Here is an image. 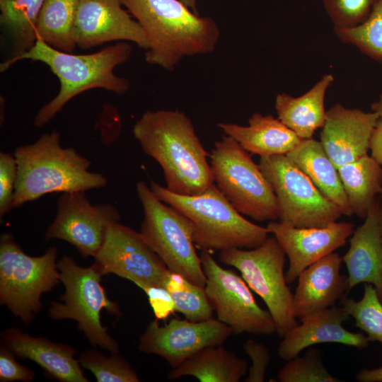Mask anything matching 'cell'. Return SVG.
<instances>
[{
  "label": "cell",
  "instance_id": "obj_1",
  "mask_svg": "<svg viewBox=\"0 0 382 382\" xmlns=\"http://www.w3.org/2000/svg\"><path fill=\"white\" fill-rule=\"evenodd\" d=\"M132 132L144 152L161 166L170 192L195 195L214 183L209 154L185 112L147 110L135 122Z\"/></svg>",
  "mask_w": 382,
  "mask_h": 382
},
{
  "label": "cell",
  "instance_id": "obj_2",
  "mask_svg": "<svg viewBox=\"0 0 382 382\" xmlns=\"http://www.w3.org/2000/svg\"><path fill=\"white\" fill-rule=\"evenodd\" d=\"M139 23L149 47L145 61L173 71L185 57L212 52L220 37L218 25L180 0H121Z\"/></svg>",
  "mask_w": 382,
  "mask_h": 382
},
{
  "label": "cell",
  "instance_id": "obj_3",
  "mask_svg": "<svg viewBox=\"0 0 382 382\" xmlns=\"http://www.w3.org/2000/svg\"><path fill=\"white\" fill-rule=\"evenodd\" d=\"M17 178L12 208L49 193L85 192L103 187L107 178L91 172V161L74 148H64L59 132H47L34 143L18 146L13 153Z\"/></svg>",
  "mask_w": 382,
  "mask_h": 382
},
{
  "label": "cell",
  "instance_id": "obj_4",
  "mask_svg": "<svg viewBox=\"0 0 382 382\" xmlns=\"http://www.w3.org/2000/svg\"><path fill=\"white\" fill-rule=\"evenodd\" d=\"M132 51L128 42H118L91 54H74L37 40L29 51L13 61V65L25 59L44 63L57 76L60 87L58 93L37 111L35 126H45L71 99L86 91L102 88L116 94L125 93L129 82L115 75L114 69L129 59Z\"/></svg>",
  "mask_w": 382,
  "mask_h": 382
},
{
  "label": "cell",
  "instance_id": "obj_5",
  "mask_svg": "<svg viewBox=\"0 0 382 382\" xmlns=\"http://www.w3.org/2000/svg\"><path fill=\"white\" fill-rule=\"evenodd\" d=\"M162 202L187 217L194 226L193 241L201 250L257 248L269 236L267 227L244 218L214 183L195 195L173 193L154 180L149 185Z\"/></svg>",
  "mask_w": 382,
  "mask_h": 382
},
{
  "label": "cell",
  "instance_id": "obj_6",
  "mask_svg": "<svg viewBox=\"0 0 382 382\" xmlns=\"http://www.w3.org/2000/svg\"><path fill=\"white\" fill-rule=\"evenodd\" d=\"M214 183L241 214L258 221H277V197L259 165L232 137L215 141L209 154Z\"/></svg>",
  "mask_w": 382,
  "mask_h": 382
},
{
  "label": "cell",
  "instance_id": "obj_7",
  "mask_svg": "<svg viewBox=\"0 0 382 382\" xmlns=\"http://www.w3.org/2000/svg\"><path fill=\"white\" fill-rule=\"evenodd\" d=\"M144 217L140 234L172 272L205 286L206 277L193 241L192 221L160 200L144 181L137 184Z\"/></svg>",
  "mask_w": 382,
  "mask_h": 382
},
{
  "label": "cell",
  "instance_id": "obj_8",
  "mask_svg": "<svg viewBox=\"0 0 382 382\" xmlns=\"http://www.w3.org/2000/svg\"><path fill=\"white\" fill-rule=\"evenodd\" d=\"M57 268L65 291L60 296L63 303H52L50 317L54 320H76L79 329L92 345L111 354L118 353L119 344L102 325L100 313L105 309L116 316L122 313L118 304L109 299L101 285L103 274L94 264L83 267L67 255L57 262Z\"/></svg>",
  "mask_w": 382,
  "mask_h": 382
},
{
  "label": "cell",
  "instance_id": "obj_9",
  "mask_svg": "<svg viewBox=\"0 0 382 382\" xmlns=\"http://www.w3.org/2000/svg\"><path fill=\"white\" fill-rule=\"evenodd\" d=\"M57 249L40 256L25 253L9 233L0 238V302L25 324L42 308L41 296L58 283Z\"/></svg>",
  "mask_w": 382,
  "mask_h": 382
},
{
  "label": "cell",
  "instance_id": "obj_10",
  "mask_svg": "<svg viewBox=\"0 0 382 382\" xmlns=\"http://www.w3.org/2000/svg\"><path fill=\"white\" fill-rule=\"evenodd\" d=\"M285 256L273 235L257 248H230L220 251L219 256L221 262L236 268L250 289L265 303L282 338L298 324L293 312V294L284 271Z\"/></svg>",
  "mask_w": 382,
  "mask_h": 382
},
{
  "label": "cell",
  "instance_id": "obj_11",
  "mask_svg": "<svg viewBox=\"0 0 382 382\" xmlns=\"http://www.w3.org/2000/svg\"><path fill=\"white\" fill-rule=\"evenodd\" d=\"M258 165L277 197L281 223L299 228L323 227L343 215L286 155L260 157Z\"/></svg>",
  "mask_w": 382,
  "mask_h": 382
},
{
  "label": "cell",
  "instance_id": "obj_12",
  "mask_svg": "<svg viewBox=\"0 0 382 382\" xmlns=\"http://www.w3.org/2000/svg\"><path fill=\"white\" fill-rule=\"evenodd\" d=\"M199 256L206 277L204 289L217 319L236 335L276 332L271 314L257 305L243 277L220 266L209 252L202 250Z\"/></svg>",
  "mask_w": 382,
  "mask_h": 382
},
{
  "label": "cell",
  "instance_id": "obj_13",
  "mask_svg": "<svg viewBox=\"0 0 382 382\" xmlns=\"http://www.w3.org/2000/svg\"><path fill=\"white\" fill-rule=\"evenodd\" d=\"M94 258L93 264L103 275L115 274L141 289L164 287L170 272L139 232L119 221L108 226L103 245Z\"/></svg>",
  "mask_w": 382,
  "mask_h": 382
},
{
  "label": "cell",
  "instance_id": "obj_14",
  "mask_svg": "<svg viewBox=\"0 0 382 382\" xmlns=\"http://www.w3.org/2000/svg\"><path fill=\"white\" fill-rule=\"evenodd\" d=\"M120 219L113 205L92 204L84 192L62 193L45 238L63 240L74 245L81 257H94L103 245L108 226Z\"/></svg>",
  "mask_w": 382,
  "mask_h": 382
},
{
  "label": "cell",
  "instance_id": "obj_15",
  "mask_svg": "<svg viewBox=\"0 0 382 382\" xmlns=\"http://www.w3.org/2000/svg\"><path fill=\"white\" fill-rule=\"evenodd\" d=\"M232 334L229 326L213 318L197 322L172 318L162 326L156 319L140 337L139 349L160 356L175 368L205 347L222 345Z\"/></svg>",
  "mask_w": 382,
  "mask_h": 382
},
{
  "label": "cell",
  "instance_id": "obj_16",
  "mask_svg": "<svg viewBox=\"0 0 382 382\" xmlns=\"http://www.w3.org/2000/svg\"><path fill=\"white\" fill-rule=\"evenodd\" d=\"M76 46L90 49L108 42H131L144 50L147 38L121 0H81L74 25Z\"/></svg>",
  "mask_w": 382,
  "mask_h": 382
},
{
  "label": "cell",
  "instance_id": "obj_17",
  "mask_svg": "<svg viewBox=\"0 0 382 382\" xmlns=\"http://www.w3.org/2000/svg\"><path fill=\"white\" fill-rule=\"evenodd\" d=\"M354 227L353 224L342 221L309 228L270 221L267 226L270 233L277 238L289 258L285 272L287 284L294 282L309 265L344 246L353 233Z\"/></svg>",
  "mask_w": 382,
  "mask_h": 382
},
{
  "label": "cell",
  "instance_id": "obj_18",
  "mask_svg": "<svg viewBox=\"0 0 382 382\" xmlns=\"http://www.w3.org/2000/svg\"><path fill=\"white\" fill-rule=\"evenodd\" d=\"M378 120L373 111L347 108L340 103L327 111L320 141L337 168L367 155Z\"/></svg>",
  "mask_w": 382,
  "mask_h": 382
},
{
  "label": "cell",
  "instance_id": "obj_19",
  "mask_svg": "<svg viewBox=\"0 0 382 382\" xmlns=\"http://www.w3.org/2000/svg\"><path fill=\"white\" fill-rule=\"evenodd\" d=\"M342 257L332 253L303 270L293 294V312L300 320L335 306L345 297L348 277L340 273Z\"/></svg>",
  "mask_w": 382,
  "mask_h": 382
},
{
  "label": "cell",
  "instance_id": "obj_20",
  "mask_svg": "<svg viewBox=\"0 0 382 382\" xmlns=\"http://www.w3.org/2000/svg\"><path fill=\"white\" fill-rule=\"evenodd\" d=\"M349 315L343 306H332L301 320L282 337L277 352L279 357L289 360L303 349L314 345L335 342L362 349L369 346L367 336L346 330L342 323Z\"/></svg>",
  "mask_w": 382,
  "mask_h": 382
},
{
  "label": "cell",
  "instance_id": "obj_21",
  "mask_svg": "<svg viewBox=\"0 0 382 382\" xmlns=\"http://www.w3.org/2000/svg\"><path fill=\"white\" fill-rule=\"evenodd\" d=\"M381 209L375 202L364 223L351 236L349 248L342 257L347 270V294L361 283L371 284L382 302V241Z\"/></svg>",
  "mask_w": 382,
  "mask_h": 382
},
{
  "label": "cell",
  "instance_id": "obj_22",
  "mask_svg": "<svg viewBox=\"0 0 382 382\" xmlns=\"http://www.w3.org/2000/svg\"><path fill=\"white\" fill-rule=\"evenodd\" d=\"M3 345L15 356L37 364L49 376L62 382H88L75 350L70 346L33 337L16 328L1 334Z\"/></svg>",
  "mask_w": 382,
  "mask_h": 382
},
{
  "label": "cell",
  "instance_id": "obj_23",
  "mask_svg": "<svg viewBox=\"0 0 382 382\" xmlns=\"http://www.w3.org/2000/svg\"><path fill=\"white\" fill-rule=\"evenodd\" d=\"M247 126L220 122L218 127L245 151L260 157L286 155L302 140L279 119L272 115L253 114Z\"/></svg>",
  "mask_w": 382,
  "mask_h": 382
},
{
  "label": "cell",
  "instance_id": "obj_24",
  "mask_svg": "<svg viewBox=\"0 0 382 382\" xmlns=\"http://www.w3.org/2000/svg\"><path fill=\"white\" fill-rule=\"evenodd\" d=\"M334 81L331 74H326L307 92L299 97L279 93L275 109L279 120L301 139L312 138L315 132L325 122V97Z\"/></svg>",
  "mask_w": 382,
  "mask_h": 382
},
{
  "label": "cell",
  "instance_id": "obj_25",
  "mask_svg": "<svg viewBox=\"0 0 382 382\" xmlns=\"http://www.w3.org/2000/svg\"><path fill=\"white\" fill-rule=\"evenodd\" d=\"M286 156L340 208L343 215L350 216L353 214L338 170L320 141L313 138L302 139Z\"/></svg>",
  "mask_w": 382,
  "mask_h": 382
},
{
  "label": "cell",
  "instance_id": "obj_26",
  "mask_svg": "<svg viewBox=\"0 0 382 382\" xmlns=\"http://www.w3.org/2000/svg\"><path fill=\"white\" fill-rule=\"evenodd\" d=\"M248 362L222 345L205 347L173 368L170 380L190 376L200 382H238L246 373Z\"/></svg>",
  "mask_w": 382,
  "mask_h": 382
},
{
  "label": "cell",
  "instance_id": "obj_27",
  "mask_svg": "<svg viewBox=\"0 0 382 382\" xmlns=\"http://www.w3.org/2000/svg\"><path fill=\"white\" fill-rule=\"evenodd\" d=\"M44 0H0V23L12 43L9 58L0 65L1 72L29 51L36 43L37 25Z\"/></svg>",
  "mask_w": 382,
  "mask_h": 382
},
{
  "label": "cell",
  "instance_id": "obj_28",
  "mask_svg": "<svg viewBox=\"0 0 382 382\" xmlns=\"http://www.w3.org/2000/svg\"><path fill=\"white\" fill-rule=\"evenodd\" d=\"M337 170L352 213L365 219L382 189L381 166L367 154Z\"/></svg>",
  "mask_w": 382,
  "mask_h": 382
},
{
  "label": "cell",
  "instance_id": "obj_29",
  "mask_svg": "<svg viewBox=\"0 0 382 382\" xmlns=\"http://www.w3.org/2000/svg\"><path fill=\"white\" fill-rule=\"evenodd\" d=\"M81 0H44L37 25V40L72 52L76 47L74 25Z\"/></svg>",
  "mask_w": 382,
  "mask_h": 382
},
{
  "label": "cell",
  "instance_id": "obj_30",
  "mask_svg": "<svg viewBox=\"0 0 382 382\" xmlns=\"http://www.w3.org/2000/svg\"><path fill=\"white\" fill-rule=\"evenodd\" d=\"M164 287L172 297L175 311L183 315L185 319L197 322L212 318L213 309L204 286L170 271Z\"/></svg>",
  "mask_w": 382,
  "mask_h": 382
},
{
  "label": "cell",
  "instance_id": "obj_31",
  "mask_svg": "<svg viewBox=\"0 0 382 382\" xmlns=\"http://www.w3.org/2000/svg\"><path fill=\"white\" fill-rule=\"evenodd\" d=\"M340 41L357 47L382 63V0H378L366 21L349 28H333Z\"/></svg>",
  "mask_w": 382,
  "mask_h": 382
},
{
  "label": "cell",
  "instance_id": "obj_32",
  "mask_svg": "<svg viewBox=\"0 0 382 382\" xmlns=\"http://www.w3.org/2000/svg\"><path fill=\"white\" fill-rule=\"evenodd\" d=\"M342 306L354 319L355 326L367 334L369 342L382 345V302L372 284H365L363 296L359 301L344 297Z\"/></svg>",
  "mask_w": 382,
  "mask_h": 382
},
{
  "label": "cell",
  "instance_id": "obj_33",
  "mask_svg": "<svg viewBox=\"0 0 382 382\" xmlns=\"http://www.w3.org/2000/svg\"><path fill=\"white\" fill-rule=\"evenodd\" d=\"M82 367L88 369L98 382H138L140 379L130 364L118 353L107 357L95 349L81 353Z\"/></svg>",
  "mask_w": 382,
  "mask_h": 382
},
{
  "label": "cell",
  "instance_id": "obj_34",
  "mask_svg": "<svg viewBox=\"0 0 382 382\" xmlns=\"http://www.w3.org/2000/svg\"><path fill=\"white\" fill-rule=\"evenodd\" d=\"M280 382H340L332 376L316 349H309L304 356L287 360L277 374Z\"/></svg>",
  "mask_w": 382,
  "mask_h": 382
},
{
  "label": "cell",
  "instance_id": "obj_35",
  "mask_svg": "<svg viewBox=\"0 0 382 382\" xmlns=\"http://www.w3.org/2000/svg\"><path fill=\"white\" fill-rule=\"evenodd\" d=\"M334 28L355 27L367 19L378 0H322Z\"/></svg>",
  "mask_w": 382,
  "mask_h": 382
},
{
  "label": "cell",
  "instance_id": "obj_36",
  "mask_svg": "<svg viewBox=\"0 0 382 382\" xmlns=\"http://www.w3.org/2000/svg\"><path fill=\"white\" fill-rule=\"evenodd\" d=\"M17 163L13 154L0 152V218L12 208V202L17 178Z\"/></svg>",
  "mask_w": 382,
  "mask_h": 382
},
{
  "label": "cell",
  "instance_id": "obj_37",
  "mask_svg": "<svg viewBox=\"0 0 382 382\" xmlns=\"http://www.w3.org/2000/svg\"><path fill=\"white\" fill-rule=\"evenodd\" d=\"M243 347L252 362L245 381H265L266 371L271 359L270 351L265 345L252 339L247 340Z\"/></svg>",
  "mask_w": 382,
  "mask_h": 382
},
{
  "label": "cell",
  "instance_id": "obj_38",
  "mask_svg": "<svg viewBox=\"0 0 382 382\" xmlns=\"http://www.w3.org/2000/svg\"><path fill=\"white\" fill-rule=\"evenodd\" d=\"M14 354L1 345L0 348V381H31L35 377L33 370L20 364Z\"/></svg>",
  "mask_w": 382,
  "mask_h": 382
},
{
  "label": "cell",
  "instance_id": "obj_39",
  "mask_svg": "<svg viewBox=\"0 0 382 382\" xmlns=\"http://www.w3.org/2000/svg\"><path fill=\"white\" fill-rule=\"evenodd\" d=\"M157 320H166L175 311L174 303L168 291L163 286H148L142 289Z\"/></svg>",
  "mask_w": 382,
  "mask_h": 382
},
{
  "label": "cell",
  "instance_id": "obj_40",
  "mask_svg": "<svg viewBox=\"0 0 382 382\" xmlns=\"http://www.w3.org/2000/svg\"><path fill=\"white\" fill-rule=\"evenodd\" d=\"M369 149L371 157L382 166V120H378L371 134Z\"/></svg>",
  "mask_w": 382,
  "mask_h": 382
},
{
  "label": "cell",
  "instance_id": "obj_41",
  "mask_svg": "<svg viewBox=\"0 0 382 382\" xmlns=\"http://www.w3.org/2000/svg\"><path fill=\"white\" fill-rule=\"evenodd\" d=\"M359 382H382V366L376 369H362L356 374Z\"/></svg>",
  "mask_w": 382,
  "mask_h": 382
},
{
  "label": "cell",
  "instance_id": "obj_42",
  "mask_svg": "<svg viewBox=\"0 0 382 382\" xmlns=\"http://www.w3.org/2000/svg\"><path fill=\"white\" fill-rule=\"evenodd\" d=\"M371 110L376 112L380 120H382V93L380 94L378 99L373 103L371 105Z\"/></svg>",
  "mask_w": 382,
  "mask_h": 382
},
{
  "label": "cell",
  "instance_id": "obj_43",
  "mask_svg": "<svg viewBox=\"0 0 382 382\" xmlns=\"http://www.w3.org/2000/svg\"><path fill=\"white\" fill-rule=\"evenodd\" d=\"M183 1L187 7H189L193 12L199 14L197 2V0H180Z\"/></svg>",
  "mask_w": 382,
  "mask_h": 382
},
{
  "label": "cell",
  "instance_id": "obj_44",
  "mask_svg": "<svg viewBox=\"0 0 382 382\" xmlns=\"http://www.w3.org/2000/svg\"><path fill=\"white\" fill-rule=\"evenodd\" d=\"M380 227H381V241H382V209L380 212Z\"/></svg>",
  "mask_w": 382,
  "mask_h": 382
},
{
  "label": "cell",
  "instance_id": "obj_45",
  "mask_svg": "<svg viewBox=\"0 0 382 382\" xmlns=\"http://www.w3.org/2000/svg\"><path fill=\"white\" fill-rule=\"evenodd\" d=\"M380 194H381V196H382V189H381V192H380Z\"/></svg>",
  "mask_w": 382,
  "mask_h": 382
}]
</instances>
